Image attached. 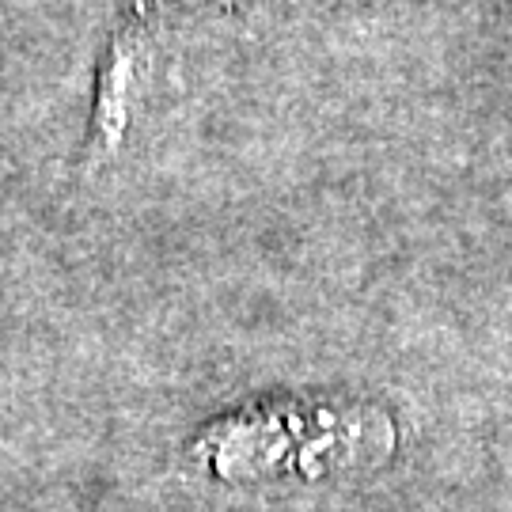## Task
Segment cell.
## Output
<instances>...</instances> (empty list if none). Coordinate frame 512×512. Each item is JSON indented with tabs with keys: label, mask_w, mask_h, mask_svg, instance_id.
<instances>
[{
	"label": "cell",
	"mask_w": 512,
	"mask_h": 512,
	"mask_svg": "<svg viewBox=\"0 0 512 512\" xmlns=\"http://www.w3.org/2000/svg\"><path fill=\"white\" fill-rule=\"evenodd\" d=\"M137 65H141V16L122 23V31L114 35L107 50V65L99 76V99H95V133H103V145L114 148L122 129L129 122V95H133V80H137Z\"/></svg>",
	"instance_id": "1"
}]
</instances>
